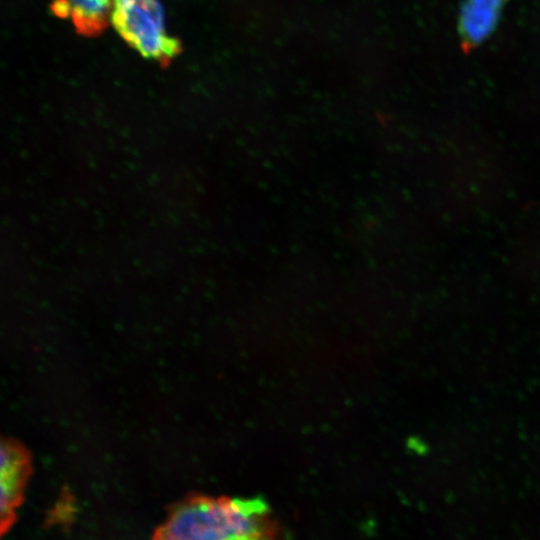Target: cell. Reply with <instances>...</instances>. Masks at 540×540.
<instances>
[{
  "mask_svg": "<svg viewBox=\"0 0 540 540\" xmlns=\"http://www.w3.org/2000/svg\"><path fill=\"white\" fill-rule=\"evenodd\" d=\"M280 529L259 498L192 499L177 507L158 531L162 539H269Z\"/></svg>",
  "mask_w": 540,
  "mask_h": 540,
  "instance_id": "obj_1",
  "label": "cell"
},
{
  "mask_svg": "<svg viewBox=\"0 0 540 540\" xmlns=\"http://www.w3.org/2000/svg\"><path fill=\"white\" fill-rule=\"evenodd\" d=\"M111 20L119 34L146 58L167 65L181 51L180 42L165 33L158 0H132L113 7Z\"/></svg>",
  "mask_w": 540,
  "mask_h": 540,
  "instance_id": "obj_2",
  "label": "cell"
},
{
  "mask_svg": "<svg viewBox=\"0 0 540 540\" xmlns=\"http://www.w3.org/2000/svg\"><path fill=\"white\" fill-rule=\"evenodd\" d=\"M113 0H55L52 11L59 17H71L81 35L96 36L107 27Z\"/></svg>",
  "mask_w": 540,
  "mask_h": 540,
  "instance_id": "obj_3",
  "label": "cell"
},
{
  "mask_svg": "<svg viewBox=\"0 0 540 540\" xmlns=\"http://www.w3.org/2000/svg\"><path fill=\"white\" fill-rule=\"evenodd\" d=\"M25 469L22 452L11 444L1 445L0 512L2 525L10 521L19 499Z\"/></svg>",
  "mask_w": 540,
  "mask_h": 540,
  "instance_id": "obj_4",
  "label": "cell"
},
{
  "mask_svg": "<svg viewBox=\"0 0 540 540\" xmlns=\"http://www.w3.org/2000/svg\"><path fill=\"white\" fill-rule=\"evenodd\" d=\"M504 0H466L461 14L465 37L479 42L494 29Z\"/></svg>",
  "mask_w": 540,
  "mask_h": 540,
  "instance_id": "obj_5",
  "label": "cell"
}]
</instances>
